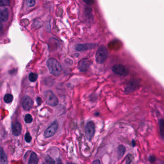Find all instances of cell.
Returning a JSON list of instances; mask_svg holds the SVG:
<instances>
[{"label":"cell","instance_id":"6da1fadb","mask_svg":"<svg viewBox=\"0 0 164 164\" xmlns=\"http://www.w3.org/2000/svg\"><path fill=\"white\" fill-rule=\"evenodd\" d=\"M47 66L50 74L54 76H60L62 71V67L60 63L54 58H50L47 62Z\"/></svg>","mask_w":164,"mask_h":164},{"label":"cell","instance_id":"7a4b0ae2","mask_svg":"<svg viewBox=\"0 0 164 164\" xmlns=\"http://www.w3.org/2000/svg\"><path fill=\"white\" fill-rule=\"evenodd\" d=\"M108 55V51L104 46H101L97 50L95 54L96 62L99 64L103 63Z\"/></svg>","mask_w":164,"mask_h":164},{"label":"cell","instance_id":"3957f363","mask_svg":"<svg viewBox=\"0 0 164 164\" xmlns=\"http://www.w3.org/2000/svg\"><path fill=\"white\" fill-rule=\"evenodd\" d=\"M44 97L46 103L51 106H56L59 102L57 97L50 90H48L44 93Z\"/></svg>","mask_w":164,"mask_h":164},{"label":"cell","instance_id":"277c9868","mask_svg":"<svg viewBox=\"0 0 164 164\" xmlns=\"http://www.w3.org/2000/svg\"><path fill=\"white\" fill-rule=\"evenodd\" d=\"M95 132V125L93 122L89 121L85 126V135L89 141L91 140L94 137Z\"/></svg>","mask_w":164,"mask_h":164},{"label":"cell","instance_id":"5b68a950","mask_svg":"<svg viewBox=\"0 0 164 164\" xmlns=\"http://www.w3.org/2000/svg\"><path fill=\"white\" fill-rule=\"evenodd\" d=\"M58 127V124L56 121H54L50 126L44 131V136L45 137L48 138L53 136L56 132Z\"/></svg>","mask_w":164,"mask_h":164},{"label":"cell","instance_id":"8992f818","mask_svg":"<svg viewBox=\"0 0 164 164\" xmlns=\"http://www.w3.org/2000/svg\"><path fill=\"white\" fill-rule=\"evenodd\" d=\"M112 70L114 74L119 76H126L128 71L126 67L122 64H115L112 67Z\"/></svg>","mask_w":164,"mask_h":164},{"label":"cell","instance_id":"52a82bcc","mask_svg":"<svg viewBox=\"0 0 164 164\" xmlns=\"http://www.w3.org/2000/svg\"><path fill=\"white\" fill-rule=\"evenodd\" d=\"M33 101L30 97L27 96H25L22 101V106L25 111H29L33 106Z\"/></svg>","mask_w":164,"mask_h":164},{"label":"cell","instance_id":"ba28073f","mask_svg":"<svg viewBox=\"0 0 164 164\" xmlns=\"http://www.w3.org/2000/svg\"><path fill=\"white\" fill-rule=\"evenodd\" d=\"M95 47V44L94 43H85V44H77L75 46V49L77 51H85L89 50L94 48Z\"/></svg>","mask_w":164,"mask_h":164},{"label":"cell","instance_id":"9c48e42d","mask_svg":"<svg viewBox=\"0 0 164 164\" xmlns=\"http://www.w3.org/2000/svg\"><path fill=\"white\" fill-rule=\"evenodd\" d=\"M90 64V62L87 58H85L81 60L78 64V68L80 72H86L88 70L89 65Z\"/></svg>","mask_w":164,"mask_h":164},{"label":"cell","instance_id":"30bf717a","mask_svg":"<svg viewBox=\"0 0 164 164\" xmlns=\"http://www.w3.org/2000/svg\"><path fill=\"white\" fill-rule=\"evenodd\" d=\"M139 85V84L137 80L131 81L126 85L125 91L128 93L132 92L137 88Z\"/></svg>","mask_w":164,"mask_h":164},{"label":"cell","instance_id":"8fae6325","mask_svg":"<svg viewBox=\"0 0 164 164\" xmlns=\"http://www.w3.org/2000/svg\"><path fill=\"white\" fill-rule=\"evenodd\" d=\"M13 135L15 136H19L21 132L22 127L21 124L18 121H15L12 124V126Z\"/></svg>","mask_w":164,"mask_h":164},{"label":"cell","instance_id":"7c38bea8","mask_svg":"<svg viewBox=\"0 0 164 164\" xmlns=\"http://www.w3.org/2000/svg\"><path fill=\"white\" fill-rule=\"evenodd\" d=\"M9 17L8 11L6 8L0 9V22L6 21Z\"/></svg>","mask_w":164,"mask_h":164},{"label":"cell","instance_id":"4fadbf2b","mask_svg":"<svg viewBox=\"0 0 164 164\" xmlns=\"http://www.w3.org/2000/svg\"><path fill=\"white\" fill-rule=\"evenodd\" d=\"M7 157L3 148L0 147V164H8Z\"/></svg>","mask_w":164,"mask_h":164},{"label":"cell","instance_id":"5bb4252c","mask_svg":"<svg viewBox=\"0 0 164 164\" xmlns=\"http://www.w3.org/2000/svg\"><path fill=\"white\" fill-rule=\"evenodd\" d=\"M126 150V147L123 145H119L117 147V155L119 159H120L123 157L125 154V151Z\"/></svg>","mask_w":164,"mask_h":164},{"label":"cell","instance_id":"9a60e30c","mask_svg":"<svg viewBox=\"0 0 164 164\" xmlns=\"http://www.w3.org/2000/svg\"><path fill=\"white\" fill-rule=\"evenodd\" d=\"M38 156L34 152H32L30 156L28 164H38Z\"/></svg>","mask_w":164,"mask_h":164},{"label":"cell","instance_id":"2e32d148","mask_svg":"<svg viewBox=\"0 0 164 164\" xmlns=\"http://www.w3.org/2000/svg\"><path fill=\"white\" fill-rule=\"evenodd\" d=\"M13 100V96L11 94H6L4 97V101L7 103L11 102Z\"/></svg>","mask_w":164,"mask_h":164},{"label":"cell","instance_id":"e0dca14e","mask_svg":"<svg viewBox=\"0 0 164 164\" xmlns=\"http://www.w3.org/2000/svg\"><path fill=\"white\" fill-rule=\"evenodd\" d=\"M159 128H160V132L161 135V137H164V121L163 119H160L159 121Z\"/></svg>","mask_w":164,"mask_h":164},{"label":"cell","instance_id":"ac0fdd59","mask_svg":"<svg viewBox=\"0 0 164 164\" xmlns=\"http://www.w3.org/2000/svg\"><path fill=\"white\" fill-rule=\"evenodd\" d=\"M29 80L31 81V82H35L37 80V78H38V75L36 73H30V74L29 75Z\"/></svg>","mask_w":164,"mask_h":164},{"label":"cell","instance_id":"d6986e66","mask_svg":"<svg viewBox=\"0 0 164 164\" xmlns=\"http://www.w3.org/2000/svg\"><path fill=\"white\" fill-rule=\"evenodd\" d=\"M33 119L32 116L30 114H27L25 117V122L26 123L29 124L32 122Z\"/></svg>","mask_w":164,"mask_h":164},{"label":"cell","instance_id":"ffe728a7","mask_svg":"<svg viewBox=\"0 0 164 164\" xmlns=\"http://www.w3.org/2000/svg\"><path fill=\"white\" fill-rule=\"evenodd\" d=\"M45 162L46 164H55V162L50 156H47L45 158Z\"/></svg>","mask_w":164,"mask_h":164},{"label":"cell","instance_id":"44dd1931","mask_svg":"<svg viewBox=\"0 0 164 164\" xmlns=\"http://www.w3.org/2000/svg\"><path fill=\"white\" fill-rule=\"evenodd\" d=\"M36 1L33 0H27L26 1V4L28 7H31L35 5Z\"/></svg>","mask_w":164,"mask_h":164},{"label":"cell","instance_id":"7402d4cb","mask_svg":"<svg viewBox=\"0 0 164 164\" xmlns=\"http://www.w3.org/2000/svg\"><path fill=\"white\" fill-rule=\"evenodd\" d=\"M10 4V1L8 0H0V6H8Z\"/></svg>","mask_w":164,"mask_h":164},{"label":"cell","instance_id":"603a6c76","mask_svg":"<svg viewBox=\"0 0 164 164\" xmlns=\"http://www.w3.org/2000/svg\"><path fill=\"white\" fill-rule=\"evenodd\" d=\"M132 155L131 154H128L126 157V164H130L132 161Z\"/></svg>","mask_w":164,"mask_h":164},{"label":"cell","instance_id":"cb8c5ba5","mask_svg":"<svg viewBox=\"0 0 164 164\" xmlns=\"http://www.w3.org/2000/svg\"><path fill=\"white\" fill-rule=\"evenodd\" d=\"M25 141L27 143H29L31 141L32 137H31V136L30 135L29 132H26V133L25 137Z\"/></svg>","mask_w":164,"mask_h":164},{"label":"cell","instance_id":"d4e9b609","mask_svg":"<svg viewBox=\"0 0 164 164\" xmlns=\"http://www.w3.org/2000/svg\"><path fill=\"white\" fill-rule=\"evenodd\" d=\"M36 101H37L38 105H40L41 104V103L42 102V100H41V99L40 97L37 98V99H36Z\"/></svg>","mask_w":164,"mask_h":164},{"label":"cell","instance_id":"484cf974","mask_svg":"<svg viewBox=\"0 0 164 164\" xmlns=\"http://www.w3.org/2000/svg\"><path fill=\"white\" fill-rule=\"evenodd\" d=\"M155 157L153 156H151L150 157V161L151 162V163H153L155 161Z\"/></svg>","mask_w":164,"mask_h":164},{"label":"cell","instance_id":"4316f807","mask_svg":"<svg viewBox=\"0 0 164 164\" xmlns=\"http://www.w3.org/2000/svg\"><path fill=\"white\" fill-rule=\"evenodd\" d=\"M92 164H101V162H100V161L98 159H97V160H94Z\"/></svg>","mask_w":164,"mask_h":164},{"label":"cell","instance_id":"83f0119b","mask_svg":"<svg viewBox=\"0 0 164 164\" xmlns=\"http://www.w3.org/2000/svg\"><path fill=\"white\" fill-rule=\"evenodd\" d=\"M84 1L88 4H92V3L93 2V1H91V0H84Z\"/></svg>","mask_w":164,"mask_h":164},{"label":"cell","instance_id":"f1b7e54d","mask_svg":"<svg viewBox=\"0 0 164 164\" xmlns=\"http://www.w3.org/2000/svg\"><path fill=\"white\" fill-rule=\"evenodd\" d=\"M3 29V25H2V24L0 22V32Z\"/></svg>","mask_w":164,"mask_h":164},{"label":"cell","instance_id":"f546056e","mask_svg":"<svg viewBox=\"0 0 164 164\" xmlns=\"http://www.w3.org/2000/svg\"><path fill=\"white\" fill-rule=\"evenodd\" d=\"M133 142H135V141H134V140H133ZM135 143H134V146H135Z\"/></svg>","mask_w":164,"mask_h":164},{"label":"cell","instance_id":"4dcf8cb0","mask_svg":"<svg viewBox=\"0 0 164 164\" xmlns=\"http://www.w3.org/2000/svg\"><path fill=\"white\" fill-rule=\"evenodd\" d=\"M44 164V163H43V164Z\"/></svg>","mask_w":164,"mask_h":164}]
</instances>
